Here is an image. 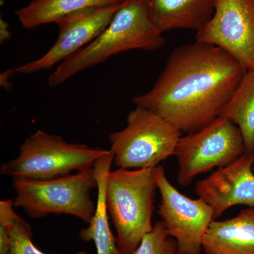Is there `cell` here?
Returning a JSON list of instances; mask_svg holds the SVG:
<instances>
[{"mask_svg": "<svg viewBox=\"0 0 254 254\" xmlns=\"http://www.w3.org/2000/svg\"><path fill=\"white\" fill-rule=\"evenodd\" d=\"M247 71L221 48L195 41L173 50L153 88L133 102L187 134L222 115Z\"/></svg>", "mask_w": 254, "mask_h": 254, "instance_id": "6da1fadb", "label": "cell"}, {"mask_svg": "<svg viewBox=\"0 0 254 254\" xmlns=\"http://www.w3.org/2000/svg\"><path fill=\"white\" fill-rule=\"evenodd\" d=\"M163 35L153 23L148 0H124L108 27L90 44L60 63L50 75L48 84L60 86L120 53L160 49L166 42Z\"/></svg>", "mask_w": 254, "mask_h": 254, "instance_id": "7a4b0ae2", "label": "cell"}, {"mask_svg": "<svg viewBox=\"0 0 254 254\" xmlns=\"http://www.w3.org/2000/svg\"><path fill=\"white\" fill-rule=\"evenodd\" d=\"M154 168H118L107 178L105 202L124 254H133L153 230L154 200L158 190Z\"/></svg>", "mask_w": 254, "mask_h": 254, "instance_id": "3957f363", "label": "cell"}, {"mask_svg": "<svg viewBox=\"0 0 254 254\" xmlns=\"http://www.w3.org/2000/svg\"><path fill=\"white\" fill-rule=\"evenodd\" d=\"M12 180L16 193L13 204L32 218L68 215L89 224L94 216L96 203L91 199V191L98 187V182L93 168L51 180Z\"/></svg>", "mask_w": 254, "mask_h": 254, "instance_id": "277c9868", "label": "cell"}, {"mask_svg": "<svg viewBox=\"0 0 254 254\" xmlns=\"http://www.w3.org/2000/svg\"><path fill=\"white\" fill-rule=\"evenodd\" d=\"M183 133L166 119L136 106L127 115V125L109 135L113 163L118 168H155L175 156Z\"/></svg>", "mask_w": 254, "mask_h": 254, "instance_id": "5b68a950", "label": "cell"}, {"mask_svg": "<svg viewBox=\"0 0 254 254\" xmlns=\"http://www.w3.org/2000/svg\"><path fill=\"white\" fill-rule=\"evenodd\" d=\"M110 150L70 143L57 134L38 130L19 147L16 158L1 164L0 175L47 180L94 167Z\"/></svg>", "mask_w": 254, "mask_h": 254, "instance_id": "8992f818", "label": "cell"}, {"mask_svg": "<svg viewBox=\"0 0 254 254\" xmlns=\"http://www.w3.org/2000/svg\"><path fill=\"white\" fill-rule=\"evenodd\" d=\"M245 153L240 128L220 115L198 131L180 138L175 153L177 183L190 186L198 175L227 166Z\"/></svg>", "mask_w": 254, "mask_h": 254, "instance_id": "52a82bcc", "label": "cell"}, {"mask_svg": "<svg viewBox=\"0 0 254 254\" xmlns=\"http://www.w3.org/2000/svg\"><path fill=\"white\" fill-rule=\"evenodd\" d=\"M160 193L158 213L167 233L176 241L177 254H200L208 227L213 221V208L204 200L193 199L172 185L165 169H153Z\"/></svg>", "mask_w": 254, "mask_h": 254, "instance_id": "ba28073f", "label": "cell"}, {"mask_svg": "<svg viewBox=\"0 0 254 254\" xmlns=\"http://www.w3.org/2000/svg\"><path fill=\"white\" fill-rule=\"evenodd\" d=\"M195 41L218 47L246 69H254V0H216Z\"/></svg>", "mask_w": 254, "mask_h": 254, "instance_id": "9c48e42d", "label": "cell"}, {"mask_svg": "<svg viewBox=\"0 0 254 254\" xmlns=\"http://www.w3.org/2000/svg\"><path fill=\"white\" fill-rule=\"evenodd\" d=\"M123 1L80 10L56 23L58 37L39 59L15 67L16 73L30 74L51 69L94 41L111 22Z\"/></svg>", "mask_w": 254, "mask_h": 254, "instance_id": "30bf717a", "label": "cell"}, {"mask_svg": "<svg viewBox=\"0 0 254 254\" xmlns=\"http://www.w3.org/2000/svg\"><path fill=\"white\" fill-rule=\"evenodd\" d=\"M254 153H245L197 182L195 192L213 208L214 219L236 205L254 208Z\"/></svg>", "mask_w": 254, "mask_h": 254, "instance_id": "8fae6325", "label": "cell"}, {"mask_svg": "<svg viewBox=\"0 0 254 254\" xmlns=\"http://www.w3.org/2000/svg\"><path fill=\"white\" fill-rule=\"evenodd\" d=\"M205 254H254V208L236 216L214 220L203 242Z\"/></svg>", "mask_w": 254, "mask_h": 254, "instance_id": "7c38bea8", "label": "cell"}, {"mask_svg": "<svg viewBox=\"0 0 254 254\" xmlns=\"http://www.w3.org/2000/svg\"><path fill=\"white\" fill-rule=\"evenodd\" d=\"M216 0H148L152 19L161 33L177 29L198 31L210 21Z\"/></svg>", "mask_w": 254, "mask_h": 254, "instance_id": "4fadbf2b", "label": "cell"}, {"mask_svg": "<svg viewBox=\"0 0 254 254\" xmlns=\"http://www.w3.org/2000/svg\"><path fill=\"white\" fill-rule=\"evenodd\" d=\"M113 154L111 151L100 158L95 163V177L98 182V196L94 216L88 227L82 229L79 237L85 242H93L97 254H124L119 249L116 237L110 229L108 210L105 202L107 178L111 170L113 163Z\"/></svg>", "mask_w": 254, "mask_h": 254, "instance_id": "5bb4252c", "label": "cell"}, {"mask_svg": "<svg viewBox=\"0 0 254 254\" xmlns=\"http://www.w3.org/2000/svg\"><path fill=\"white\" fill-rule=\"evenodd\" d=\"M121 1L123 0H32L26 6L16 10L15 14L23 28L33 30L48 23H56L80 10Z\"/></svg>", "mask_w": 254, "mask_h": 254, "instance_id": "9a60e30c", "label": "cell"}, {"mask_svg": "<svg viewBox=\"0 0 254 254\" xmlns=\"http://www.w3.org/2000/svg\"><path fill=\"white\" fill-rule=\"evenodd\" d=\"M221 115L240 128L245 141L246 153H254V69L247 70Z\"/></svg>", "mask_w": 254, "mask_h": 254, "instance_id": "2e32d148", "label": "cell"}, {"mask_svg": "<svg viewBox=\"0 0 254 254\" xmlns=\"http://www.w3.org/2000/svg\"><path fill=\"white\" fill-rule=\"evenodd\" d=\"M13 199L0 201V218H4L9 230L7 254H47L33 244L31 225L14 210ZM74 254H88L80 252Z\"/></svg>", "mask_w": 254, "mask_h": 254, "instance_id": "e0dca14e", "label": "cell"}, {"mask_svg": "<svg viewBox=\"0 0 254 254\" xmlns=\"http://www.w3.org/2000/svg\"><path fill=\"white\" fill-rule=\"evenodd\" d=\"M133 254H177L176 241L170 237L161 220L155 222Z\"/></svg>", "mask_w": 254, "mask_h": 254, "instance_id": "ac0fdd59", "label": "cell"}, {"mask_svg": "<svg viewBox=\"0 0 254 254\" xmlns=\"http://www.w3.org/2000/svg\"><path fill=\"white\" fill-rule=\"evenodd\" d=\"M15 73H16V71H15V67L9 68V69L6 70L4 72L1 73V76H0V85L4 89L8 91L12 86L11 81H10V78Z\"/></svg>", "mask_w": 254, "mask_h": 254, "instance_id": "d6986e66", "label": "cell"}, {"mask_svg": "<svg viewBox=\"0 0 254 254\" xmlns=\"http://www.w3.org/2000/svg\"><path fill=\"white\" fill-rule=\"evenodd\" d=\"M12 36L11 30H10L9 23L5 20L1 18L0 20V41L1 44L6 41H9Z\"/></svg>", "mask_w": 254, "mask_h": 254, "instance_id": "ffe728a7", "label": "cell"}, {"mask_svg": "<svg viewBox=\"0 0 254 254\" xmlns=\"http://www.w3.org/2000/svg\"><path fill=\"white\" fill-rule=\"evenodd\" d=\"M253 171H254V164H253Z\"/></svg>", "mask_w": 254, "mask_h": 254, "instance_id": "44dd1931", "label": "cell"}]
</instances>
